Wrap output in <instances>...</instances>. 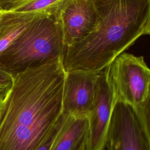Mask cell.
<instances>
[{"mask_svg":"<svg viewBox=\"0 0 150 150\" xmlns=\"http://www.w3.org/2000/svg\"><path fill=\"white\" fill-rule=\"evenodd\" d=\"M62 57L12 76L0 105V150H34L62 114Z\"/></svg>","mask_w":150,"mask_h":150,"instance_id":"6da1fadb","label":"cell"},{"mask_svg":"<svg viewBox=\"0 0 150 150\" xmlns=\"http://www.w3.org/2000/svg\"><path fill=\"white\" fill-rule=\"evenodd\" d=\"M95 25L82 40L64 47L66 71H101L141 37L150 34V0H93Z\"/></svg>","mask_w":150,"mask_h":150,"instance_id":"7a4b0ae2","label":"cell"},{"mask_svg":"<svg viewBox=\"0 0 150 150\" xmlns=\"http://www.w3.org/2000/svg\"><path fill=\"white\" fill-rule=\"evenodd\" d=\"M64 47L55 13L40 15L0 54V69L13 76L63 57Z\"/></svg>","mask_w":150,"mask_h":150,"instance_id":"3957f363","label":"cell"},{"mask_svg":"<svg viewBox=\"0 0 150 150\" xmlns=\"http://www.w3.org/2000/svg\"><path fill=\"white\" fill-rule=\"evenodd\" d=\"M106 72L114 104L130 105L150 129V70L144 57L123 52L106 67Z\"/></svg>","mask_w":150,"mask_h":150,"instance_id":"277c9868","label":"cell"},{"mask_svg":"<svg viewBox=\"0 0 150 150\" xmlns=\"http://www.w3.org/2000/svg\"><path fill=\"white\" fill-rule=\"evenodd\" d=\"M149 134L150 129L130 105L116 103L103 150H150Z\"/></svg>","mask_w":150,"mask_h":150,"instance_id":"5b68a950","label":"cell"},{"mask_svg":"<svg viewBox=\"0 0 150 150\" xmlns=\"http://www.w3.org/2000/svg\"><path fill=\"white\" fill-rule=\"evenodd\" d=\"M102 70L66 71L62 98L63 114L73 117L88 116Z\"/></svg>","mask_w":150,"mask_h":150,"instance_id":"8992f818","label":"cell"},{"mask_svg":"<svg viewBox=\"0 0 150 150\" xmlns=\"http://www.w3.org/2000/svg\"><path fill=\"white\" fill-rule=\"evenodd\" d=\"M65 47L86 37L96 22L93 0H67L55 13Z\"/></svg>","mask_w":150,"mask_h":150,"instance_id":"52a82bcc","label":"cell"},{"mask_svg":"<svg viewBox=\"0 0 150 150\" xmlns=\"http://www.w3.org/2000/svg\"><path fill=\"white\" fill-rule=\"evenodd\" d=\"M113 95L107 79L106 67L100 76L96 97L88 115L87 150H103L114 107Z\"/></svg>","mask_w":150,"mask_h":150,"instance_id":"ba28073f","label":"cell"},{"mask_svg":"<svg viewBox=\"0 0 150 150\" xmlns=\"http://www.w3.org/2000/svg\"><path fill=\"white\" fill-rule=\"evenodd\" d=\"M88 117L69 115L50 150H83L87 148Z\"/></svg>","mask_w":150,"mask_h":150,"instance_id":"9c48e42d","label":"cell"},{"mask_svg":"<svg viewBox=\"0 0 150 150\" xmlns=\"http://www.w3.org/2000/svg\"><path fill=\"white\" fill-rule=\"evenodd\" d=\"M38 15H40L0 11V54Z\"/></svg>","mask_w":150,"mask_h":150,"instance_id":"30bf717a","label":"cell"},{"mask_svg":"<svg viewBox=\"0 0 150 150\" xmlns=\"http://www.w3.org/2000/svg\"><path fill=\"white\" fill-rule=\"evenodd\" d=\"M67 0H24L11 11L36 15H53Z\"/></svg>","mask_w":150,"mask_h":150,"instance_id":"8fae6325","label":"cell"},{"mask_svg":"<svg viewBox=\"0 0 150 150\" xmlns=\"http://www.w3.org/2000/svg\"><path fill=\"white\" fill-rule=\"evenodd\" d=\"M68 116L69 115H67L62 112V115L53 125L47 136L34 150H50L56 136L61 129Z\"/></svg>","mask_w":150,"mask_h":150,"instance_id":"7c38bea8","label":"cell"},{"mask_svg":"<svg viewBox=\"0 0 150 150\" xmlns=\"http://www.w3.org/2000/svg\"><path fill=\"white\" fill-rule=\"evenodd\" d=\"M12 81V76L0 69V100L3 99L11 88Z\"/></svg>","mask_w":150,"mask_h":150,"instance_id":"4fadbf2b","label":"cell"},{"mask_svg":"<svg viewBox=\"0 0 150 150\" xmlns=\"http://www.w3.org/2000/svg\"><path fill=\"white\" fill-rule=\"evenodd\" d=\"M24 0H0V11H11Z\"/></svg>","mask_w":150,"mask_h":150,"instance_id":"5bb4252c","label":"cell"},{"mask_svg":"<svg viewBox=\"0 0 150 150\" xmlns=\"http://www.w3.org/2000/svg\"><path fill=\"white\" fill-rule=\"evenodd\" d=\"M83 150H87V148H84V149H83Z\"/></svg>","mask_w":150,"mask_h":150,"instance_id":"9a60e30c","label":"cell"},{"mask_svg":"<svg viewBox=\"0 0 150 150\" xmlns=\"http://www.w3.org/2000/svg\"><path fill=\"white\" fill-rule=\"evenodd\" d=\"M1 100H0V105H1Z\"/></svg>","mask_w":150,"mask_h":150,"instance_id":"2e32d148","label":"cell"}]
</instances>
